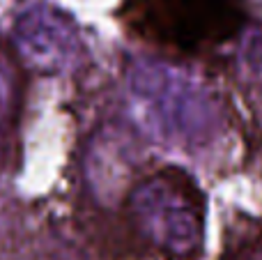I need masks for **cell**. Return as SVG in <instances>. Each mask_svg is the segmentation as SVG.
I'll use <instances>...</instances> for the list:
<instances>
[{
    "mask_svg": "<svg viewBox=\"0 0 262 260\" xmlns=\"http://www.w3.org/2000/svg\"><path fill=\"white\" fill-rule=\"evenodd\" d=\"M246 0H120L124 30L172 55H203L246 26Z\"/></svg>",
    "mask_w": 262,
    "mask_h": 260,
    "instance_id": "cell-1",
    "label": "cell"
}]
</instances>
